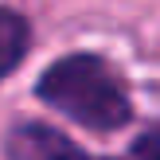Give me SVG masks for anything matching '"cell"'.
<instances>
[{
  "mask_svg": "<svg viewBox=\"0 0 160 160\" xmlns=\"http://www.w3.org/2000/svg\"><path fill=\"white\" fill-rule=\"evenodd\" d=\"M129 160H160V129H148L133 141L129 148Z\"/></svg>",
  "mask_w": 160,
  "mask_h": 160,
  "instance_id": "4",
  "label": "cell"
},
{
  "mask_svg": "<svg viewBox=\"0 0 160 160\" xmlns=\"http://www.w3.org/2000/svg\"><path fill=\"white\" fill-rule=\"evenodd\" d=\"M28 43H31L28 20L12 8H0V78L20 67V59L28 55Z\"/></svg>",
  "mask_w": 160,
  "mask_h": 160,
  "instance_id": "3",
  "label": "cell"
},
{
  "mask_svg": "<svg viewBox=\"0 0 160 160\" xmlns=\"http://www.w3.org/2000/svg\"><path fill=\"white\" fill-rule=\"evenodd\" d=\"M39 98L51 109L74 117L86 129H121L129 121V94H125L121 78L98 59V55H67L55 67H47V74L39 78Z\"/></svg>",
  "mask_w": 160,
  "mask_h": 160,
  "instance_id": "1",
  "label": "cell"
},
{
  "mask_svg": "<svg viewBox=\"0 0 160 160\" xmlns=\"http://www.w3.org/2000/svg\"><path fill=\"white\" fill-rule=\"evenodd\" d=\"M8 160H86V156L59 129L28 121V125H16L8 133Z\"/></svg>",
  "mask_w": 160,
  "mask_h": 160,
  "instance_id": "2",
  "label": "cell"
}]
</instances>
